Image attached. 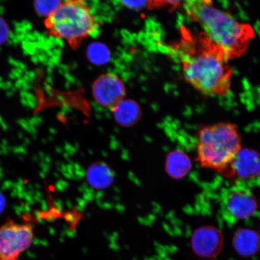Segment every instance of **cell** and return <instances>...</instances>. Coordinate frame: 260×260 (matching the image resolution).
<instances>
[{
	"label": "cell",
	"instance_id": "1",
	"mask_svg": "<svg viewBox=\"0 0 260 260\" xmlns=\"http://www.w3.org/2000/svg\"><path fill=\"white\" fill-rule=\"evenodd\" d=\"M180 44L184 79L206 96H225L232 85L233 69L225 51L201 32L194 36L185 29Z\"/></svg>",
	"mask_w": 260,
	"mask_h": 260
},
{
	"label": "cell",
	"instance_id": "2",
	"mask_svg": "<svg viewBox=\"0 0 260 260\" xmlns=\"http://www.w3.org/2000/svg\"><path fill=\"white\" fill-rule=\"evenodd\" d=\"M183 7L191 20L225 51L229 59L245 53L255 31L251 25L241 23L213 5V0H186Z\"/></svg>",
	"mask_w": 260,
	"mask_h": 260
},
{
	"label": "cell",
	"instance_id": "3",
	"mask_svg": "<svg viewBox=\"0 0 260 260\" xmlns=\"http://www.w3.org/2000/svg\"><path fill=\"white\" fill-rule=\"evenodd\" d=\"M241 148L239 130L232 123L204 126L198 133V161L226 177H230L232 162Z\"/></svg>",
	"mask_w": 260,
	"mask_h": 260
},
{
	"label": "cell",
	"instance_id": "4",
	"mask_svg": "<svg viewBox=\"0 0 260 260\" xmlns=\"http://www.w3.org/2000/svg\"><path fill=\"white\" fill-rule=\"evenodd\" d=\"M48 34L67 41L73 48L95 34L99 24L88 6L79 0H67L45 21Z\"/></svg>",
	"mask_w": 260,
	"mask_h": 260
},
{
	"label": "cell",
	"instance_id": "5",
	"mask_svg": "<svg viewBox=\"0 0 260 260\" xmlns=\"http://www.w3.org/2000/svg\"><path fill=\"white\" fill-rule=\"evenodd\" d=\"M34 232L30 224L17 223L9 219L0 226V260H17L30 246Z\"/></svg>",
	"mask_w": 260,
	"mask_h": 260
},
{
	"label": "cell",
	"instance_id": "6",
	"mask_svg": "<svg viewBox=\"0 0 260 260\" xmlns=\"http://www.w3.org/2000/svg\"><path fill=\"white\" fill-rule=\"evenodd\" d=\"M222 202L227 212L237 219L248 218L258 209L255 195L249 188L242 186L228 188L222 194Z\"/></svg>",
	"mask_w": 260,
	"mask_h": 260
},
{
	"label": "cell",
	"instance_id": "7",
	"mask_svg": "<svg viewBox=\"0 0 260 260\" xmlns=\"http://www.w3.org/2000/svg\"><path fill=\"white\" fill-rule=\"evenodd\" d=\"M223 242V236L218 229L212 226H204L194 231L191 245L197 256L210 258L219 254Z\"/></svg>",
	"mask_w": 260,
	"mask_h": 260
},
{
	"label": "cell",
	"instance_id": "8",
	"mask_svg": "<svg viewBox=\"0 0 260 260\" xmlns=\"http://www.w3.org/2000/svg\"><path fill=\"white\" fill-rule=\"evenodd\" d=\"M125 95L124 84L112 74L103 75L93 86V95L100 106L113 108L123 100Z\"/></svg>",
	"mask_w": 260,
	"mask_h": 260
},
{
	"label": "cell",
	"instance_id": "9",
	"mask_svg": "<svg viewBox=\"0 0 260 260\" xmlns=\"http://www.w3.org/2000/svg\"><path fill=\"white\" fill-rule=\"evenodd\" d=\"M259 174L260 155L258 152L251 149H240L231 167L230 177L249 180Z\"/></svg>",
	"mask_w": 260,
	"mask_h": 260
},
{
	"label": "cell",
	"instance_id": "10",
	"mask_svg": "<svg viewBox=\"0 0 260 260\" xmlns=\"http://www.w3.org/2000/svg\"><path fill=\"white\" fill-rule=\"evenodd\" d=\"M115 177L111 167L103 161L93 162L86 171L87 183L96 190H105L111 186Z\"/></svg>",
	"mask_w": 260,
	"mask_h": 260
},
{
	"label": "cell",
	"instance_id": "11",
	"mask_svg": "<svg viewBox=\"0 0 260 260\" xmlns=\"http://www.w3.org/2000/svg\"><path fill=\"white\" fill-rule=\"evenodd\" d=\"M233 246L239 255L251 256L260 250V235L254 230L239 229L233 236Z\"/></svg>",
	"mask_w": 260,
	"mask_h": 260
},
{
	"label": "cell",
	"instance_id": "12",
	"mask_svg": "<svg viewBox=\"0 0 260 260\" xmlns=\"http://www.w3.org/2000/svg\"><path fill=\"white\" fill-rule=\"evenodd\" d=\"M115 122L122 127L129 128L137 124L141 119V107L135 101L123 100L112 108Z\"/></svg>",
	"mask_w": 260,
	"mask_h": 260
},
{
	"label": "cell",
	"instance_id": "13",
	"mask_svg": "<svg viewBox=\"0 0 260 260\" xmlns=\"http://www.w3.org/2000/svg\"><path fill=\"white\" fill-rule=\"evenodd\" d=\"M191 169L190 158L181 149L172 151L168 154L165 162V170L171 178H183Z\"/></svg>",
	"mask_w": 260,
	"mask_h": 260
},
{
	"label": "cell",
	"instance_id": "14",
	"mask_svg": "<svg viewBox=\"0 0 260 260\" xmlns=\"http://www.w3.org/2000/svg\"><path fill=\"white\" fill-rule=\"evenodd\" d=\"M87 54L91 61L96 64H103L109 60L110 55L107 48L102 44L94 43L90 45Z\"/></svg>",
	"mask_w": 260,
	"mask_h": 260
},
{
	"label": "cell",
	"instance_id": "15",
	"mask_svg": "<svg viewBox=\"0 0 260 260\" xmlns=\"http://www.w3.org/2000/svg\"><path fill=\"white\" fill-rule=\"evenodd\" d=\"M61 4V0H35L36 11L46 17L56 11Z\"/></svg>",
	"mask_w": 260,
	"mask_h": 260
},
{
	"label": "cell",
	"instance_id": "16",
	"mask_svg": "<svg viewBox=\"0 0 260 260\" xmlns=\"http://www.w3.org/2000/svg\"><path fill=\"white\" fill-rule=\"evenodd\" d=\"M186 0H151L149 9H159L169 6L171 9L175 10L181 6H183Z\"/></svg>",
	"mask_w": 260,
	"mask_h": 260
},
{
	"label": "cell",
	"instance_id": "17",
	"mask_svg": "<svg viewBox=\"0 0 260 260\" xmlns=\"http://www.w3.org/2000/svg\"><path fill=\"white\" fill-rule=\"evenodd\" d=\"M122 4L132 9H141L150 4L151 0H120Z\"/></svg>",
	"mask_w": 260,
	"mask_h": 260
},
{
	"label": "cell",
	"instance_id": "18",
	"mask_svg": "<svg viewBox=\"0 0 260 260\" xmlns=\"http://www.w3.org/2000/svg\"><path fill=\"white\" fill-rule=\"evenodd\" d=\"M9 35V28L4 19L0 17V44L4 43Z\"/></svg>",
	"mask_w": 260,
	"mask_h": 260
},
{
	"label": "cell",
	"instance_id": "19",
	"mask_svg": "<svg viewBox=\"0 0 260 260\" xmlns=\"http://www.w3.org/2000/svg\"><path fill=\"white\" fill-rule=\"evenodd\" d=\"M6 205V200L5 195L0 192V214L4 211Z\"/></svg>",
	"mask_w": 260,
	"mask_h": 260
},
{
	"label": "cell",
	"instance_id": "20",
	"mask_svg": "<svg viewBox=\"0 0 260 260\" xmlns=\"http://www.w3.org/2000/svg\"><path fill=\"white\" fill-rule=\"evenodd\" d=\"M79 1L83 2V0H79Z\"/></svg>",
	"mask_w": 260,
	"mask_h": 260
}]
</instances>
